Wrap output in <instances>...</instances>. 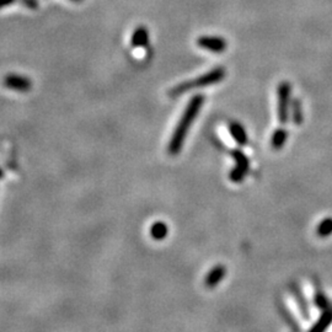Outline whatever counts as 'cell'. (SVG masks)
Wrapping results in <instances>:
<instances>
[{"label":"cell","mask_w":332,"mask_h":332,"mask_svg":"<svg viewBox=\"0 0 332 332\" xmlns=\"http://www.w3.org/2000/svg\"><path fill=\"white\" fill-rule=\"evenodd\" d=\"M16 0H0V10L3 8H5V6L10 5V4L15 3Z\"/></svg>","instance_id":"ac0fdd59"},{"label":"cell","mask_w":332,"mask_h":332,"mask_svg":"<svg viewBox=\"0 0 332 332\" xmlns=\"http://www.w3.org/2000/svg\"><path fill=\"white\" fill-rule=\"evenodd\" d=\"M228 128H229V132H230L231 137H233V139L237 142V145L244 146L249 143V137H247L246 130H245V128L242 127L241 123L231 121V122H229Z\"/></svg>","instance_id":"52a82bcc"},{"label":"cell","mask_w":332,"mask_h":332,"mask_svg":"<svg viewBox=\"0 0 332 332\" xmlns=\"http://www.w3.org/2000/svg\"><path fill=\"white\" fill-rule=\"evenodd\" d=\"M224 78H225V69H224L223 66H217V68H214V69L210 70V72L198 77L197 79L181 82V84L176 85L173 90H170L169 94H170L173 97H176V96H178L180 94H184L186 93V91L193 90V89L206 88V86L221 82Z\"/></svg>","instance_id":"7a4b0ae2"},{"label":"cell","mask_w":332,"mask_h":332,"mask_svg":"<svg viewBox=\"0 0 332 332\" xmlns=\"http://www.w3.org/2000/svg\"><path fill=\"white\" fill-rule=\"evenodd\" d=\"M288 138V132L285 128H278L273 132L271 138V145L274 150H281L285 146Z\"/></svg>","instance_id":"30bf717a"},{"label":"cell","mask_w":332,"mask_h":332,"mask_svg":"<svg viewBox=\"0 0 332 332\" xmlns=\"http://www.w3.org/2000/svg\"><path fill=\"white\" fill-rule=\"evenodd\" d=\"M290 111H292V120L295 126H300L303 123V109H301L300 100L294 98L290 105Z\"/></svg>","instance_id":"4fadbf2b"},{"label":"cell","mask_w":332,"mask_h":332,"mask_svg":"<svg viewBox=\"0 0 332 332\" xmlns=\"http://www.w3.org/2000/svg\"><path fill=\"white\" fill-rule=\"evenodd\" d=\"M277 95H278V107H277V113H278V121L282 125H285L289 120L290 111V95H292V86L288 81H282L277 88Z\"/></svg>","instance_id":"3957f363"},{"label":"cell","mask_w":332,"mask_h":332,"mask_svg":"<svg viewBox=\"0 0 332 332\" xmlns=\"http://www.w3.org/2000/svg\"><path fill=\"white\" fill-rule=\"evenodd\" d=\"M203 102H205V96L199 94V95H194L187 104L186 110H185L180 122L177 123V127L174 130L173 138L169 143L168 150L171 155H176L181 152L189 129L191 128L193 121L196 120L198 112L202 109Z\"/></svg>","instance_id":"6da1fadb"},{"label":"cell","mask_w":332,"mask_h":332,"mask_svg":"<svg viewBox=\"0 0 332 332\" xmlns=\"http://www.w3.org/2000/svg\"><path fill=\"white\" fill-rule=\"evenodd\" d=\"M22 3L25 4V5L27 6L29 9H37L38 8V3H37V0H21Z\"/></svg>","instance_id":"e0dca14e"},{"label":"cell","mask_w":332,"mask_h":332,"mask_svg":"<svg viewBox=\"0 0 332 332\" xmlns=\"http://www.w3.org/2000/svg\"><path fill=\"white\" fill-rule=\"evenodd\" d=\"M331 324H332V311L330 310V309H326V310H322V314L320 315L317 321L311 326L310 331H313V332L325 331V330H326Z\"/></svg>","instance_id":"ba28073f"},{"label":"cell","mask_w":332,"mask_h":332,"mask_svg":"<svg viewBox=\"0 0 332 332\" xmlns=\"http://www.w3.org/2000/svg\"><path fill=\"white\" fill-rule=\"evenodd\" d=\"M169 228L164 221H155L150 228V235L154 240H164L168 237Z\"/></svg>","instance_id":"8fae6325"},{"label":"cell","mask_w":332,"mask_h":332,"mask_svg":"<svg viewBox=\"0 0 332 332\" xmlns=\"http://www.w3.org/2000/svg\"><path fill=\"white\" fill-rule=\"evenodd\" d=\"M315 304H316V306H319L321 310H326V309H329V300H327V298L325 297L321 292L315 294Z\"/></svg>","instance_id":"2e32d148"},{"label":"cell","mask_w":332,"mask_h":332,"mask_svg":"<svg viewBox=\"0 0 332 332\" xmlns=\"http://www.w3.org/2000/svg\"><path fill=\"white\" fill-rule=\"evenodd\" d=\"M4 84L8 89L11 90L20 91V93H26L31 89V81L26 77H21L17 74H8L4 79Z\"/></svg>","instance_id":"5b68a950"},{"label":"cell","mask_w":332,"mask_h":332,"mask_svg":"<svg viewBox=\"0 0 332 332\" xmlns=\"http://www.w3.org/2000/svg\"><path fill=\"white\" fill-rule=\"evenodd\" d=\"M316 234L320 237H327L332 234V218H325L320 221L316 228Z\"/></svg>","instance_id":"5bb4252c"},{"label":"cell","mask_w":332,"mask_h":332,"mask_svg":"<svg viewBox=\"0 0 332 332\" xmlns=\"http://www.w3.org/2000/svg\"><path fill=\"white\" fill-rule=\"evenodd\" d=\"M245 176H246V173H245L242 169H240L239 166H235V168L230 171V174H229L230 180L233 181V182H237V184L241 182L245 178Z\"/></svg>","instance_id":"9a60e30c"},{"label":"cell","mask_w":332,"mask_h":332,"mask_svg":"<svg viewBox=\"0 0 332 332\" xmlns=\"http://www.w3.org/2000/svg\"><path fill=\"white\" fill-rule=\"evenodd\" d=\"M226 274V269L223 265L214 266L207 273L205 278V285L207 288H214L223 281Z\"/></svg>","instance_id":"8992f818"},{"label":"cell","mask_w":332,"mask_h":332,"mask_svg":"<svg viewBox=\"0 0 332 332\" xmlns=\"http://www.w3.org/2000/svg\"><path fill=\"white\" fill-rule=\"evenodd\" d=\"M1 176H3V171L0 170V177H1Z\"/></svg>","instance_id":"ffe728a7"},{"label":"cell","mask_w":332,"mask_h":332,"mask_svg":"<svg viewBox=\"0 0 332 332\" xmlns=\"http://www.w3.org/2000/svg\"><path fill=\"white\" fill-rule=\"evenodd\" d=\"M230 154L231 157H233V159L235 160V162H237V166L242 169L245 173H247V171L250 170V160H249V158H247L241 150L234 149V150H231Z\"/></svg>","instance_id":"7c38bea8"},{"label":"cell","mask_w":332,"mask_h":332,"mask_svg":"<svg viewBox=\"0 0 332 332\" xmlns=\"http://www.w3.org/2000/svg\"><path fill=\"white\" fill-rule=\"evenodd\" d=\"M197 46L213 53H223L226 49V41L215 36H202L197 40Z\"/></svg>","instance_id":"277c9868"},{"label":"cell","mask_w":332,"mask_h":332,"mask_svg":"<svg viewBox=\"0 0 332 332\" xmlns=\"http://www.w3.org/2000/svg\"><path fill=\"white\" fill-rule=\"evenodd\" d=\"M72 1H75V3H80V1H82V0H72Z\"/></svg>","instance_id":"d6986e66"},{"label":"cell","mask_w":332,"mask_h":332,"mask_svg":"<svg viewBox=\"0 0 332 332\" xmlns=\"http://www.w3.org/2000/svg\"><path fill=\"white\" fill-rule=\"evenodd\" d=\"M149 42V32L144 26H139L132 35L133 47H144Z\"/></svg>","instance_id":"9c48e42d"}]
</instances>
